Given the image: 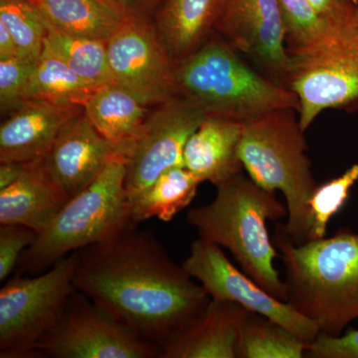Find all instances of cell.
<instances>
[{
	"instance_id": "1",
	"label": "cell",
	"mask_w": 358,
	"mask_h": 358,
	"mask_svg": "<svg viewBox=\"0 0 358 358\" xmlns=\"http://www.w3.org/2000/svg\"><path fill=\"white\" fill-rule=\"evenodd\" d=\"M136 226L79 250L74 287L138 338L162 348L199 319L211 298L152 233Z\"/></svg>"
},
{
	"instance_id": "2",
	"label": "cell",
	"mask_w": 358,
	"mask_h": 358,
	"mask_svg": "<svg viewBox=\"0 0 358 358\" xmlns=\"http://www.w3.org/2000/svg\"><path fill=\"white\" fill-rule=\"evenodd\" d=\"M272 237L286 271L287 303L338 336L358 319V233L341 228L334 236L294 244L277 224Z\"/></svg>"
},
{
	"instance_id": "3",
	"label": "cell",
	"mask_w": 358,
	"mask_h": 358,
	"mask_svg": "<svg viewBox=\"0 0 358 358\" xmlns=\"http://www.w3.org/2000/svg\"><path fill=\"white\" fill-rule=\"evenodd\" d=\"M210 203L190 209L186 221L199 238L228 249L245 273L268 294L288 300V288L275 266L280 259L268 221L288 218V208L243 171L216 185Z\"/></svg>"
},
{
	"instance_id": "4",
	"label": "cell",
	"mask_w": 358,
	"mask_h": 358,
	"mask_svg": "<svg viewBox=\"0 0 358 358\" xmlns=\"http://www.w3.org/2000/svg\"><path fill=\"white\" fill-rule=\"evenodd\" d=\"M178 96L207 117L246 124L275 110H299L298 96L241 58L220 35L176 63Z\"/></svg>"
},
{
	"instance_id": "5",
	"label": "cell",
	"mask_w": 358,
	"mask_h": 358,
	"mask_svg": "<svg viewBox=\"0 0 358 358\" xmlns=\"http://www.w3.org/2000/svg\"><path fill=\"white\" fill-rule=\"evenodd\" d=\"M298 110L281 109L243 124L239 157L247 174L270 192H281L288 208L282 229L296 245L310 240L308 201L317 187Z\"/></svg>"
},
{
	"instance_id": "6",
	"label": "cell",
	"mask_w": 358,
	"mask_h": 358,
	"mask_svg": "<svg viewBox=\"0 0 358 358\" xmlns=\"http://www.w3.org/2000/svg\"><path fill=\"white\" fill-rule=\"evenodd\" d=\"M124 179L126 157L119 155L37 234L21 256L16 274H41L73 252L112 239L134 224Z\"/></svg>"
},
{
	"instance_id": "7",
	"label": "cell",
	"mask_w": 358,
	"mask_h": 358,
	"mask_svg": "<svg viewBox=\"0 0 358 358\" xmlns=\"http://www.w3.org/2000/svg\"><path fill=\"white\" fill-rule=\"evenodd\" d=\"M80 251L41 274H15L0 289V357H37L40 339L57 324L71 294Z\"/></svg>"
},
{
	"instance_id": "8",
	"label": "cell",
	"mask_w": 358,
	"mask_h": 358,
	"mask_svg": "<svg viewBox=\"0 0 358 358\" xmlns=\"http://www.w3.org/2000/svg\"><path fill=\"white\" fill-rule=\"evenodd\" d=\"M287 88L299 100L303 131L327 110L358 107V22L336 27L308 50L291 54Z\"/></svg>"
},
{
	"instance_id": "9",
	"label": "cell",
	"mask_w": 358,
	"mask_h": 358,
	"mask_svg": "<svg viewBox=\"0 0 358 358\" xmlns=\"http://www.w3.org/2000/svg\"><path fill=\"white\" fill-rule=\"evenodd\" d=\"M35 353L53 358H157L162 357V348L138 338L75 289Z\"/></svg>"
},
{
	"instance_id": "10",
	"label": "cell",
	"mask_w": 358,
	"mask_h": 358,
	"mask_svg": "<svg viewBox=\"0 0 358 358\" xmlns=\"http://www.w3.org/2000/svg\"><path fill=\"white\" fill-rule=\"evenodd\" d=\"M183 267L203 287L212 300L230 301L279 322L308 345L320 334L319 327L259 286L233 265L217 244L195 240Z\"/></svg>"
},
{
	"instance_id": "11",
	"label": "cell",
	"mask_w": 358,
	"mask_h": 358,
	"mask_svg": "<svg viewBox=\"0 0 358 358\" xmlns=\"http://www.w3.org/2000/svg\"><path fill=\"white\" fill-rule=\"evenodd\" d=\"M113 82L145 105H160L178 96L176 63L157 30L140 14L129 16L107 41Z\"/></svg>"
},
{
	"instance_id": "12",
	"label": "cell",
	"mask_w": 358,
	"mask_h": 358,
	"mask_svg": "<svg viewBox=\"0 0 358 358\" xmlns=\"http://www.w3.org/2000/svg\"><path fill=\"white\" fill-rule=\"evenodd\" d=\"M206 117L180 96L160 103L148 115L126 155L124 187L129 202L167 169L185 166L186 143Z\"/></svg>"
},
{
	"instance_id": "13",
	"label": "cell",
	"mask_w": 358,
	"mask_h": 358,
	"mask_svg": "<svg viewBox=\"0 0 358 358\" xmlns=\"http://www.w3.org/2000/svg\"><path fill=\"white\" fill-rule=\"evenodd\" d=\"M216 32L287 88L292 57L279 0H226Z\"/></svg>"
},
{
	"instance_id": "14",
	"label": "cell",
	"mask_w": 358,
	"mask_h": 358,
	"mask_svg": "<svg viewBox=\"0 0 358 358\" xmlns=\"http://www.w3.org/2000/svg\"><path fill=\"white\" fill-rule=\"evenodd\" d=\"M126 155V148L103 138L82 112L61 129L43 162L54 182L70 199L88 187L110 160Z\"/></svg>"
},
{
	"instance_id": "15",
	"label": "cell",
	"mask_w": 358,
	"mask_h": 358,
	"mask_svg": "<svg viewBox=\"0 0 358 358\" xmlns=\"http://www.w3.org/2000/svg\"><path fill=\"white\" fill-rule=\"evenodd\" d=\"M0 127V162L43 159L61 129L83 112L76 103L25 100Z\"/></svg>"
},
{
	"instance_id": "16",
	"label": "cell",
	"mask_w": 358,
	"mask_h": 358,
	"mask_svg": "<svg viewBox=\"0 0 358 358\" xmlns=\"http://www.w3.org/2000/svg\"><path fill=\"white\" fill-rule=\"evenodd\" d=\"M251 313L211 299L199 319L162 346L160 358H237L240 329Z\"/></svg>"
},
{
	"instance_id": "17",
	"label": "cell",
	"mask_w": 358,
	"mask_h": 358,
	"mask_svg": "<svg viewBox=\"0 0 358 358\" xmlns=\"http://www.w3.org/2000/svg\"><path fill=\"white\" fill-rule=\"evenodd\" d=\"M68 200L51 178L43 159L29 162L15 182L0 190V224H18L38 234Z\"/></svg>"
},
{
	"instance_id": "18",
	"label": "cell",
	"mask_w": 358,
	"mask_h": 358,
	"mask_svg": "<svg viewBox=\"0 0 358 358\" xmlns=\"http://www.w3.org/2000/svg\"><path fill=\"white\" fill-rule=\"evenodd\" d=\"M243 124L207 117L188 138L183 162L202 182L214 185L244 171L239 157Z\"/></svg>"
},
{
	"instance_id": "19",
	"label": "cell",
	"mask_w": 358,
	"mask_h": 358,
	"mask_svg": "<svg viewBox=\"0 0 358 358\" xmlns=\"http://www.w3.org/2000/svg\"><path fill=\"white\" fill-rule=\"evenodd\" d=\"M226 0H166L157 18V32L176 63L213 36Z\"/></svg>"
},
{
	"instance_id": "20",
	"label": "cell",
	"mask_w": 358,
	"mask_h": 358,
	"mask_svg": "<svg viewBox=\"0 0 358 358\" xmlns=\"http://www.w3.org/2000/svg\"><path fill=\"white\" fill-rule=\"evenodd\" d=\"M148 107L115 83L98 87L82 105L92 126L110 143L126 148L127 154L148 117Z\"/></svg>"
},
{
	"instance_id": "21",
	"label": "cell",
	"mask_w": 358,
	"mask_h": 358,
	"mask_svg": "<svg viewBox=\"0 0 358 358\" xmlns=\"http://www.w3.org/2000/svg\"><path fill=\"white\" fill-rule=\"evenodd\" d=\"M47 22L79 36L108 41L131 13L107 0H29Z\"/></svg>"
},
{
	"instance_id": "22",
	"label": "cell",
	"mask_w": 358,
	"mask_h": 358,
	"mask_svg": "<svg viewBox=\"0 0 358 358\" xmlns=\"http://www.w3.org/2000/svg\"><path fill=\"white\" fill-rule=\"evenodd\" d=\"M202 181L185 166H176L160 174L148 188L129 201L131 222L157 218L171 222L195 199Z\"/></svg>"
},
{
	"instance_id": "23",
	"label": "cell",
	"mask_w": 358,
	"mask_h": 358,
	"mask_svg": "<svg viewBox=\"0 0 358 358\" xmlns=\"http://www.w3.org/2000/svg\"><path fill=\"white\" fill-rule=\"evenodd\" d=\"M98 87L74 72L44 43L24 92L25 100L82 106Z\"/></svg>"
},
{
	"instance_id": "24",
	"label": "cell",
	"mask_w": 358,
	"mask_h": 358,
	"mask_svg": "<svg viewBox=\"0 0 358 358\" xmlns=\"http://www.w3.org/2000/svg\"><path fill=\"white\" fill-rule=\"evenodd\" d=\"M43 18V16H42ZM44 43L79 76L96 86L114 83L108 61L107 41L70 34L44 20Z\"/></svg>"
},
{
	"instance_id": "25",
	"label": "cell",
	"mask_w": 358,
	"mask_h": 358,
	"mask_svg": "<svg viewBox=\"0 0 358 358\" xmlns=\"http://www.w3.org/2000/svg\"><path fill=\"white\" fill-rule=\"evenodd\" d=\"M307 345L279 322L251 313L238 336L237 358H303Z\"/></svg>"
},
{
	"instance_id": "26",
	"label": "cell",
	"mask_w": 358,
	"mask_h": 358,
	"mask_svg": "<svg viewBox=\"0 0 358 358\" xmlns=\"http://www.w3.org/2000/svg\"><path fill=\"white\" fill-rule=\"evenodd\" d=\"M0 22L15 40L17 56L33 61L39 58L43 50L46 26L29 0H0Z\"/></svg>"
},
{
	"instance_id": "27",
	"label": "cell",
	"mask_w": 358,
	"mask_h": 358,
	"mask_svg": "<svg viewBox=\"0 0 358 358\" xmlns=\"http://www.w3.org/2000/svg\"><path fill=\"white\" fill-rule=\"evenodd\" d=\"M289 54L308 50L338 26L329 24L308 0H279ZM341 27V26H339Z\"/></svg>"
},
{
	"instance_id": "28",
	"label": "cell",
	"mask_w": 358,
	"mask_h": 358,
	"mask_svg": "<svg viewBox=\"0 0 358 358\" xmlns=\"http://www.w3.org/2000/svg\"><path fill=\"white\" fill-rule=\"evenodd\" d=\"M357 182L358 164H355L338 178L317 185L308 201L312 218L310 241L327 236L329 221L345 206Z\"/></svg>"
},
{
	"instance_id": "29",
	"label": "cell",
	"mask_w": 358,
	"mask_h": 358,
	"mask_svg": "<svg viewBox=\"0 0 358 358\" xmlns=\"http://www.w3.org/2000/svg\"><path fill=\"white\" fill-rule=\"evenodd\" d=\"M36 61L20 56L0 61V107L2 112L13 110L24 101L26 86Z\"/></svg>"
},
{
	"instance_id": "30",
	"label": "cell",
	"mask_w": 358,
	"mask_h": 358,
	"mask_svg": "<svg viewBox=\"0 0 358 358\" xmlns=\"http://www.w3.org/2000/svg\"><path fill=\"white\" fill-rule=\"evenodd\" d=\"M36 237V231L26 226L0 224V282L17 268L21 256Z\"/></svg>"
},
{
	"instance_id": "31",
	"label": "cell",
	"mask_w": 358,
	"mask_h": 358,
	"mask_svg": "<svg viewBox=\"0 0 358 358\" xmlns=\"http://www.w3.org/2000/svg\"><path fill=\"white\" fill-rule=\"evenodd\" d=\"M305 357L310 358H358V329L338 336L320 334L307 345Z\"/></svg>"
},
{
	"instance_id": "32",
	"label": "cell",
	"mask_w": 358,
	"mask_h": 358,
	"mask_svg": "<svg viewBox=\"0 0 358 358\" xmlns=\"http://www.w3.org/2000/svg\"><path fill=\"white\" fill-rule=\"evenodd\" d=\"M317 13L334 26L355 22L358 6L355 0H308Z\"/></svg>"
},
{
	"instance_id": "33",
	"label": "cell",
	"mask_w": 358,
	"mask_h": 358,
	"mask_svg": "<svg viewBox=\"0 0 358 358\" xmlns=\"http://www.w3.org/2000/svg\"><path fill=\"white\" fill-rule=\"evenodd\" d=\"M0 190L13 185L24 171L26 164L20 162H0Z\"/></svg>"
},
{
	"instance_id": "34",
	"label": "cell",
	"mask_w": 358,
	"mask_h": 358,
	"mask_svg": "<svg viewBox=\"0 0 358 358\" xmlns=\"http://www.w3.org/2000/svg\"><path fill=\"white\" fill-rule=\"evenodd\" d=\"M17 56V46L10 31L0 22V61L8 60Z\"/></svg>"
},
{
	"instance_id": "35",
	"label": "cell",
	"mask_w": 358,
	"mask_h": 358,
	"mask_svg": "<svg viewBox=\"0 0 358 358\" xmlns=\"http://www.w3.org/2000/svg\"><path fill=\"white\" fill-rule=\"evenodd\" d=\"M107 1L124 13L140 14L138 11V6L145 0H107Z\"/></svg>"
},
{
	"instance_id": "36",
	"label": "cell",
	"mask_w": 358,
	"mask_h": 358,
	"mask_svg": "<svg viewBox=\"0 0 358 358\" xmlns=\"http://www.w3.org/2000/svg\"><path fill=\"white\" fill-rule=\"evenodd\" d=\"M355 20H357V21L358 22V8H357V15H355Z\"/></svg>"
},
{
	"instance_id": "37",
	"label": "cell",
	"mask_w": 358,
	"mask_h": 358,
	"mask_svg": "<svg viewBox=\"0 0 358 358\" xmlns=\"http://www.w3.org/2000/svg\"><path fill=\"white\" fill-rule=\"evenodd\" d=\"M355 3H357V6H358V0H355Z\"/></svg>"
}]
</instances>
